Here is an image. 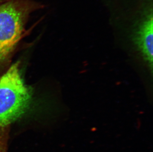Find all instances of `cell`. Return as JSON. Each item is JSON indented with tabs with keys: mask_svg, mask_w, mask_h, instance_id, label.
Instances as JSON below:
<instances>
[{
	"mask_svg": "<svg viewBox=\"0 0 153 152\" xmlns=\"http://www.w3.org/2000/svg\"><path fill=\"white\" fill-rule=\"evenodd\" d=\"M6 0H0V4H1V3H3L4 1H5Z\"/></svg>",
	"mask_w": 153,
	"mask_h": 152,
	"instance_id": "5b68a950",
	"label": "cell"
},
{
	"mask_svg": "<svg viewBox=\"0 0 153 152\" xmlns=\"http://www.w3.org/2000/svg\"><path fill=\"white\" fill-rule=\"evenodd\" d=\"M33 94L16 62L0 77V129L9 128L26 113L32 104Z\"/></svg>",
	"mask_w": 153,
	"mask_h": 152,
	"instance_id": "6da1fadb",
	"label": "cell"
},
{
	"mask_svg": "<svg viewBox=\"0 0 153 152\" xmlns=\"http://www.w3.org/2000/svg\"><path fill=\"white\" fill-rule=\"evenodd\" d=\"M130 40L142 60L153 72V20L140 24L129 32Z\"/></svg>",
	"mask_w": 153,
	"mask_h": 152,
	"instance_id": "3957f363",
	"label": "cell"
},
{
	"mask_svg": "<svg viewBox=\"0 0 153 152\" xmlns=\"http://www.w3.org/2000/svg\"><path fill=\"white\" fill-rule=\"evenodd\" d=\"M8 128L0 129V152H6Z\"/></svg>",
	"mask_w": 153,
	"mask_h": 152,
	"instance_id": "277c9868",
	"label": "cell"
},
{
	"mask_svg": "<svg viewBox=\"0 0 153 152\" xmlns=\"http://www.w3.org/2000/svg\"><path fill=\"white\" fill-rule=\"evenodd\" d=\"M44 7L34 0H6L0 4V63L15 49L30 15Z\"/></svg>",
	"mask_w": 153,
	"mask_h": 152,
	"instance_id": "7a4b0ae2",
	"label": "cell"
}]
</instances>
